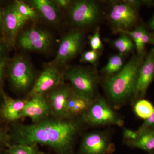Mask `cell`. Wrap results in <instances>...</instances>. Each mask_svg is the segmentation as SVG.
<instances>
[{
	"instance_id": "cell-27",
	"label": "cell",
	"mask_w": 154,
	"mask_h": 154,
	"mask_svg": "<svg viewBox=\"0 0 154 154\" xmlns=\"http://www.w3.org/2000/svg\"><path fill=\"white\" fill-rule=\"evenodd\" d=\"M9 58H0V93L3 94H6L4 87L5 81L7 79V65Z\"/></svg>"
},
{
	"instance_id": "cell-3",
	"label": "cell",
	"mask_w": 154,
	"mask_h": 154,
	"mask_svg": "<svg viewBox=\"0 0 154 154\" xmlns=\"http://www.w3.org/2000/svg\"><path fill=\"white\" fill-rule=\"evenodd\" d=\"M38 76L33 64L26 56L17 54L9 59L7 79L10 89L17 95H27Z\"/></svg>"
},
{
	"instance_id": "cell-17",
	"label": "cell",
	"mask_w": 154,
	"mask_h": 154,
	"mask_svg": "<svg viewBox=\"0 0 154 154\" xmlns=\"http://www.w3.org/2000/svg\"><path fill=\"white\" fill-rule=\"evenodd\" d=\"M35 10L38 16L52 25H57L60 21V11L52 0H30L25 2Z\"/></svg>"
},
{
	"instance_id": "cell-29",
	"label": "cell",
	"mask_w": 154,
	"mask_h": 154,
	"mask_svg": "<svg viewBox=\"0 0 154 154\" xmlns=\"http://www.w3.org/2000/svg\"><path fill=\"white\" fill-rule=\"evenodd\" d=\"M89 43L93 50L98 51L102 48V42L100 37L99 27L96 28L94 34L90 37Z\"/></svg>"
},
{
	"instance_id": "cell-38",
	"label": "cell",
	"mask_w": 154,
	"mask_h": 154,
	"mask_svg": "<svg viewBox=\"0 0 154 154\" xmlns=\"http://www.w3.org/2000/svg\"><path fill=\"white\" fill-rule=\"evenodd\" d=\"M0 154H9L6 151L5 149L0 150Z\"/></svg>"
},
{
	"instance_id": "cell-8",
	"label": "cell",
	"mask_w": 154,
	"mask_h": 154,
	"mask_svg": "<svg viewBox=\"0 0 154 154\" xmlns=\"http://www.w3.org/2000/svg\"><path fill=\"white\" fill-rule=\"evenodd\" d=\"M2 38L11 50L16 47L17 37L28 20L19 13L14 2L2 8Z\"/></svg>"
},
{
	"instance_id": "cell-20",
	"label": "cell",
	"mask_w": 154,
	"mask_h": 154,
	"mask_svg": "<svg viewBox=\"0 0 154 154\" xmlns=\"http://www.w3.org/2000/svg\"><path fill=\"white\" fill-rule=\"evenodd\" d=\"M154 107L149 100L143 99H140L134 103V111L139 118L147 120L152 114Z\"/></svg>"
},
{
	"instance_id": "cell-35",
	"label": "cell",
	"mask_w": 154,
	"mask_h": 154,
	"mask_svg": "<svg viewBox=\"0 0 154 154\" xmlns=\"http://www.w3.org/2000/svg\"><path fill=\"white\" fill-rule=\"evenodd\" d=\"M6 94H3L2 93H0V108H1V106L2 105L3 102H4V95Z\"/></svg>"
},
{
	"instance_id": "cell-4",
	"label": "cell",
	"mask_w": 154,
	"mask_h": 154,
	"mask_svg": "<svg viewBox=\"0 0 154 154\" xmlns=\"http://www.w3.org/2000/svg\"><path fill=\"white\" fill-rule=\"evenodd\" d=\"M63 76L76 95L92 101L96 99L99 82L96 71L84 67L72 66L65 69Z\"/></svg>"
},
{
	"instance_id": "cell-12",
	"label": "cell",
	"mask_w": 154,
	"mask_h": 154,
	"mask_svg": "<svg viewBox=\"0 0 154 154\" xmlns=\"http://www.w3.org/2000/svg\"><path fill=\"white\" fill-rule=\"evenodd\" d=\"M114 146L110 136L104 131H94L83 136L80 143L79 154H107L113 153Z\"/></svg>"
},
{
	"instance_id": "cell-10",
	"label": "cell",
	"mask_w": 154,
	"mask_h": 154,
	"mask_svg": "<svg viewBox=\"0 0 154 154\" xmlns=\"http://www.w3.org/2000/svg\"><path fill=\"white\" fill-rule=\"evenodd\" d=\"M108 19L113 29L122 33L129 30L137 19L136 10L125 1L113 3L108 14Z\"/></svg>"
},
{
	"instance_id": "cell-39",
	"label": "cell",
	"mask_w": 154,
	"mask_h": 154,
	"mask_svg": "<svg viewBox=\"0 0 154 154\" xmlns=\"http://www.w3.org/2000/svg\"><path fill=\"white\" fill-rule=\"evenodd\" d=\"M149 154H154V150L150 152Z\"/></svg>"
},
{
	"instance_id": "cell-7",
	"label": "cell",
	"mask_w": 154,
	"mask_h": 154,
	"mask_svg": "<svg viewBox=\"0 0 154 154\" xmlns=\"http://www.w3.org/2000/svg\"><path fill=\"white\" fill-rule=\"evenodd\" d=\"M85 42L84 32L79 29L71 30L62 38L55 58L49 64L59 69L82 52Z\"/></svg>"
},
{
	"instance_id": "cell-11",
	"label": "cell",
	"mask_w": 154,
	"mask_h": 154,
	"mask_svg": "<svg viewBox=\"0 0 154 154\" xmlns=\"http://www.w3.org/2000/svg\"><path fill=\"white\" fill-rule=\"evenodd\" d=\"M63 72L60 69L48 64L38 75L30 92L24 98L29 99L45 95L63 82Z\"/></svg>"
},
{
	"instance_id": "cell-36",
	"label": "cell",
	"mask_w": 154,
	"mask_h": 154,
	"mask_svg": "<svg viewBox=\"0 0 154 154\" xmlns=\"http://www.w3.org/2000/svg\"><path fill=\"white\" fill-rule=\"evenodd\" d=\"M150 27L154 30V14L153 16L152 17L151 20L149 22Z\"/></svg>"
},
{
	"instance_id": "cell-28",
	"label": "cell",
	"mask_w": 154,
	"mask_h": 154,
	"mask_svg": "<svg viewBox=\"0 0 154 154\" xmlns=\"http://www.w3.org/2000/svg\"><path fill=\"white\" fill-rule=\"evenodd\" d=\"M99 58V53L96 51H87L83 53L81 55L80 61L82 63H89L96 65Z\"/></svg>"
},
{
	"instance_id": "cell-23",
	"label": "cell",
	"mask_w": 154,
	"mask_h": 154,
	"mask_svg": "<svg viewBox=\"0 0 154 154\" xmlns=\"http://www.w3.org/2000/svg\"><path fill=\"white\" fill-rule=\"evenodd\" d=\"M16 8L20 14L27 20L35 21L38 19V15L34 9L24 1H14Z\"/></svg>"
},
{
	"instance_id": "cell-16",
	"label": "cell",
	"mask_w": 154,
	"mask_h": 154,
	"mask_svg": "<svg viewBox=\"0 0 154 154\" xmlns=\"http://www.w3.org/2000/svg\"><path fill=\"white\" fill-rule=\"evenodd\" d=\"M28 100L25 98L14 99L5 94L0 108V120L9 124L21 121V113Z\"/></svg>"
},
{
	"instance_id": "cell-24",
	"label": "cell",
	"mask_w": 154,
	"mask_h": 154,
	"mask_svg": "<svg viewBox=\"0 0 154 154\" xmlns=\"http://www.w3.org/2000/svg\"><path fill=\"white\" fill-rule=\"evenodd\" d=\"M131 39L128 35L122 33L119 38L113 42V45L120 53H127L131 51L134 47V44Z\"/></svg>"
},
{
	"instance_id": "cell-6",
	"label": "cell",
	"mask_w": 154,
	"mask_h": 154,
	"mask_svg": "<svg viewBox=\"0 0 154 154\" xmlns=\"http://www.w3.org/2000/svg\"><path fill=\"white\" fill-rule=\"evenodd\" d=\"M86 125L103 126L115 125L121 126L123 121L102 97H96L88 110L82 116Z\"/></svg>"
},
{
	"instance_id": "cell-26",
	"label": "cell",
	"mask_w": 154,
	"mask_h": 154,
	"mask_svg": "<svg viewBox=\"0 0 154 154\" xmlns=\"http://www.w3.org/2000/svg\"><path fill=\"white\" fill-rule=\"evenodd\" d=\"M145 30L143 26L140 25L134 30H127L122 32L128 35L134 42V45L137 51V54L139 53L142 38Z\"/></svg>"
},
{
	"instance_id": "cell-33",
	"label": "cell",
	"mask_w": 154,
	"mask_h": 154,
	"mask_svg": "<svg viewBox=\"0 0 154 154\" xmlns=\"http://www.w3.org/2000/svg\"><path fill=\"white\" fill-rule=\"evenodd\" d=\"M151 128H154V110L150 117L145 120L136 131L137 132H140L144 130Z\"/></svg>"
},
{
	"instance_id": "cell-15",
	"label": "cell",
	"mask_w": 154,
	"mask_h": 154,
	"mask_svg": "<svg viewBox=\"0 0 154 154\" xmlns=\"http://www.w3.org/2000/svg\"><path fill=\"white\" fill-rule=\"evenodd\" d=\"M51 116L50 108L45 95L35 96L28 99L23 108L21 118H30L36 123Z\"/></svg>"
},
{
	"instance_id": "cell-31",
	"label": "cell",
	"mask_w": 154,
	"mask_h": 154,
	"mask_svg": "<svg viewBox=\"0 0 154 154\" xmlns=\"http://www.w3.org/2000/svg\"><path fill=\"white\" fill-rule=\"evenodd\" d=\"M52 1L60 11L69 9L72 3V1L70 0H52Z\"/></svg>"
},
{
	"instance_id": "cell-22",
	"label": "cell",
	"mask_w": 154,
	"mask_h": 154,
	"mask_svg": "<svg viewBox=\"0 0 154 154\" xmlns=\"http://www.w3.org/2000/svg\"><path fill=\"white\" fill-rule=\"evenodd\" d=\"M123 67L122 55L121 54H116L110 57L107 64L101 71L105 74L113 75L119 72Z\"/></svg>"
},
{
	"instance_id": "cell-14",
	"label": "cell",
	"mask_w": 154,
	"mask_h": 154,
	"mask_svg": "<svg viewBox=\"0 0 154 154\" xmlns=\"http://www.w3.org/2000/svg\"><path fill=\"white\" fill-rule=\"evenodd\" d=\"M154 78V51L152 50L140 69L135 91L131 100L133 104L138 100L143 99Z\"/></svg>"
},
{
	"instance_id": "cell-25",
	"label": "cell",
	"mask_w": 154,
	"mask_h": 154,
	"mask_svg": "<svg viewBox=\"0 0 154 154\" xmlns=\"http://www.w3.org/2000/svg\"><path fill=\"white\" fill-rule=\"evenodd\" d=\"M10 144L9 124L0 120V150L6 149Z\"/></svg>"
},
{
	"instance_id": "cell-19",
	"label": "cell",
	"mask_w": 154,
	"mask_h": 154,
	"mask_svg": "<svg viewBox=\"0 0 154 154\" xmlns=\"http://www.w3.org/2000/svg\"><path fill=\"white\" fill-rule=\"evenodd\" d=\"M137 133L135 139L127 143L126 145L149 153L154 150V128H147Z\"/></svg>"
},
{
	"instance_id": "cell-1",
	"label": "cell",
	"mask_w": 154,
	"mask_h": 154,
	"mask_svg": "<svg viewBox=\"0 0 154 154\" xmlns=\"http://www.w3.org/2000/svg\"><path fill=\"white\" fill-rule=\"evenodd\" d=\"M85 126L82 116L59 119L51 116L30 124L17 122L9 124L11 144L41 145L56 154H75L77 139Z\"/></svg>"
},
{
	"instance_id": "cell-5",
	"label": "cell",
	"mask_w": 154,
	"mask_h": 154,
	"mask_svg": "<svg viewBox=\"0 0 154 154\" xmlns=\"http://www.w3.org/2000/svg\"><path fill=\"white\" fill-rule=\"evenodd\" d=\"M53 42L52 35L47 30L33 27L20 31L16 47L26 51L47 53L52 48Z\"/></svg>"
},
{
	"instance_id": "cell-32",
	"label": "cell",
	"mask_w": 154,
	"mask_h": 154,
	"mask_svg": "<svg viewBox=\"0 0 154 154\" xmlns=\"http://www.w3.org/2000/svg\"><path fill=\"white\" fill-rule=\"evenodd\" d=\"M11 50L2 38H0V58L10 57L9 51Z\"/></svg>"
},
{
	"instance_id": "cell-18",
	"label": "cell",
	"mask_w": 154,
	"mask_h": 154,
	"mask_svg": "<svg viewBox=\"0 0 154 154\" xmlns=\"http://www.w3.org/2000/svg\"><path fill=\"white\" fill-rule=\"evenodd\" d=\"M93 101L79 96L72 91L67 104L68 116L69 117L82 116L88 110Z\"/></svg>"
},
{
	"instance_id": "cell-2",
	"label": "cell",
	"mask_w": 154,
	"mask_h": 154,
	"mask_svg": "<svg viewBox=\"0 0 154 154\" xmlns=\"http://www.w3.org/2000/svg\"><path fill=\"white\" fill-rule=\"evenodd\" d=\"M143 61L144 54L133 56L119 72L105 81L107 95L115 107H120L131 98L132 100Z\"/></svg>"
},
{
	"instance_id": "cell-30",
	"label": "cell",
	"mask_w": 154,
	"mask_h": 154,
	"mask_svg": "<svg viewBox=\"0 0 154 154\" xmlns=\"http://www.w3.org/2000/svg\"><path fill=\"white\" fill-rule=\"evenodd\" d=\"M137 136L136 131L124 128L123 129V137L124 143H125L134 140Z\"/></svg>"
},
{
	"instance_id": "cell-21",
	"label": "cell",
	"mask_w": 154,
	"mask_h": 154,
	"mask_svg": "<svg viewBox=\"0 0 154 154\" xmlns=\"http://www.w3.org/2000/svg\"><path fill=\"white\" fill-rule=\"evenodd\" d=\"M9 154H45L38 145L10 144L5 149Z\"/></svg>"
},
{
	"instance_id": "cell-34",
	"label": "cell",
	"mask_w": 154,
	"mask_h": 154,
	"mask_svg": "<svg viewBox=\"0 0 154 154\" xmlns=\"http://www.w3.org/2000/svg\"><path fill=\"white\" fill-rule=\"evenodd\" d=\"M2 8L0 7V38H2Z\"/></svg>"
},
{
	"instance_id": "cell-9",
	"label": "cell",
	"mask_w": 154,
	"mask_h": 154,
	"mask_svg": "<svg viewBox=\"0 0 154 154\" xmlns=\"http://www.w3.org/2000/svg\"><path fill=\"white\" fill-rule=\"evenodd\" d=\"M69 10L71 23L79 28L94 25L98 21L101 15V8L99 4L88 0L72 2Z\"/></svg>"
},
{
	"instance_id": "cell-13",
	"label": "cell",
	"mask_w": 154,
	"mask_h": 154,
	"mask_svg": "<svg viewBox=\"0 0 154 154\" xmlns=\"http://www.w3.org/2000/svg\"><path fill=\"white\" fill-rule=\"evenodd\" d=\"M72 91L70 85L63 82L45 94L50 108L51 116L59 119L69 118L67 104Z\"/></svg>"
},
{
	"instance_id": "cell-37",
	"label": "cell",
	"mask_w": 154,
	"mask_h": 154,
	"mask_svg": "<svg viewBox=\"0 0 154 154\" xmlns=\"http://www.w3.org/2000/svg\"><path fill=\"white\" fill-rule=\"evenodd\" d=\"M149 43H151L152 45L154 46L153 48H152V50L154 51V35L153 36H151L150 41Z\"/></svg>"
}]
</instances>
